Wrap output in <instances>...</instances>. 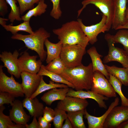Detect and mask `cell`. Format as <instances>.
<instances>
[{"label": "cell", "instance_id": "cell-1", "mask_svg": "<svg viewBox=\"0 0 128 128\" xmlns=\"http://www.w3.org/2000/svg\"><path fill=\"white\" fill-rule=\"evenodd\" d=\"M52 31L63 45L78 44L86 48L89 44V40L77 20L67 22Z\"/></svg>", "mask_w": 128, "mask_h": 128}, {"label": "cell", "instance_id": "cell-2", "mask_svg": "<svg viewBox=\"0 0 128 128\" xmlns=\"http://www.w3.org/2000/svg\"><path fill=\"white\" fill-rule=\"evenodd\" d=\"M91 63L85 66L82 64L78 66L66 68L59 74L71 83L76 91L91 89L93 74Z\"/></svg>", "mask_w": 128, "mask_h": 128}, {"label": "cell", "instance_id": "cell-3", "mask_svg": "<svg viewBox=\"0 0 128 128\" xmlns=\"http://www.w3.org/2000/svg\"><path fill=\"white\" fill-rule=\"evenodd\" d=\"M50 36V33L41 27L32 34L23 35L17 33L13 35L11 38L23 41L28 49L35 51L38 54L40 59L43 62L46 59L47 56L46 51L44 48L45 41Z\"/></svg>", "mask_w": 128, "mask_h": 128}, {"label": "cell", "instance_id": "cell-4", "mask_svg": "<svg viewBox=\"0 0 128 128\" xmlns=\"http://www.w3.org/2000/svg\"><path fill=\"white\" fill-rule=\"evenodd\" d=\"M86 52V48L79 45H63L60 57L66 68H73L82 64Z\"/></svg>", "mask_w": 128, "mask_h": 128}, {"label": "cell", "instance_id": "cell-5", "mask_svg": "<svg viewBox=\"0 0 128 128\" xmlns=\"http://www.w3.org/2000/svg\"><path fill=\"white\" fill-rule=\"evenodd\" d=\"M99 71L94 72L91 90L109 98L116 97V92L108 80Z\"/></svg>", "mask_w": 128, "mask_h": 128}, {"label": "cell", "instance_id": "cell-6", "mask_svg": "<svg viewBox=\"0 0 128 128\" xmlns=\"http://www.w3.org/2000/svg\"><path fill=\"white\" fill-rule=\"evenodd\" d=\"M3 67L0 66V92H8L15 97H23L21 84L16 81L13 75L7 76L3 72Z\"/></svg>", "mask_w": 128, "mask_h": 128}, {"label": "cell", "instance_id": "cell-7", "mask_svg": "<svg viewBox=\"0 0 128 128\" xmlns=\"http://www.w3.org/2000/svg\"><path fill=\"white\" fill-rule=\"evenodd\" d=\"M82 7L77 12L79 17L86 6L90 4L95 5L107 17L106 25L109 30L111 28L113 15V0H83Z\"/></svg>", "mask_w": 128, "mask_h": 128}, {"label": "cell", "instance_id": "cell-8", "mask_svg": "<svg viewBox=\"0 0 128 128\" xmlns=\"http://www.w3.org/2000/svg\"><path fill=\"white\" fill-rule=\"evenodd\" d=\"M77 20L84 34L88 38L89 43L91 45H93L97 41V37L99 34L104 33L109 30L106 24L107 17L103 14L101 20L99 23L90 26L85 25L81 19L78 18Z\"/></svg>", "mask_w": 128, "mask_h": 128}, {"label": "cell", "instance_id": "cell-9", "mask_svg": "<svg viewBox=\"0 0 128 128\" xmlns=\"http://www.w3.org/2000/svg\"><path fill=\"white\" fill-rule=\"evenodd\" d=\"M117 106L114 107L108 115L103 128H117L121 123L128 120V107Z\"/></svg>", "mask_w": 128, "mask_h": 128}, {"label": "cell", "instance_id": "cell-10", "mask_svg": "<svg viewBox=\"0 0 128 128\" xmlns=\"http://www.w3.org/2000/svg\"><path fill=\"white\" fill-rule=\"evenodd\" d=\"M37 55H30L26 51H24L18 58V65L21 72L24 71L37 74L42 64V61L37 60Z\"/></svg>", "mask_w": 128, "mask_h": 128}, {"label": "cell", "instance_id": "cell-11", "mask_svg": "<svg viewBox=\"0 0 128 128\" xmlns=\"http://www.w3.org/2000/svg\"><path fill=\"white\" fill-rule=\"evenodd\" d=\"M109 48L107 55L103 59V63L106 64L115 61L120 63L123 67L128 68V55L124 49L115 46L114 44L106 40Z\"/></svg>", "mask_w": 128, "mask_h": 128}, {"label": "cell", "instance_id": "cell-12", "mask_svg": "<svg viewBox=\"0 0 128 128\" xmlns=\"http://www.w3.org/2000/svg\"><path fill=\"white\" fill-rule=\"evenodd\" d=\"M18 51L15 50L12 53L10 52L4 51L0 54L1 60L3 63V67H6L8 72L11 75L17 78L21 76V72L18 65Z\"/></svg>", "mask_w": 128, "mask_h": 128}, {"label": "cell", "instance_id": "cell-13", "mask_svg": "<svg viewBox=\"0 0 128 128\" xmlns=\"http://www.w3.org/2000/svg\"><path fill=\"white\" fill-rule=\"evenodd\" d=\"M21 86L25 97L30 98L36 91L40 82L41 76L23 71L21 73Z\"/></svg>", "mask_w": 128, "mask_h": 128}, {"label": "cell", "instance_id": "cell-14", "mask_svg": "<svg viewBox=\"0 0 128 128\" xmlns=\"http://www.w3.org/2000/svg\"><path fill=\"white\" fill-rule=\"evenodd\" d=\"M127 0H113V15L111 28L118 30L126 22L125 16Z\"/></svg>", "mask_w": 128, "mask_h": 128}, {"label": "cell", "instance_id": "cell-15", "mask_svg": "<svg viewBox=\"0 0 128 128\" xmlns=\"http://www.w3.org/2000/svg\"><path fill=\"white\" fill-rule=\"evenodd\" d=\"M88 105L86 99L66 96L64 99L58 102L56 107L66 112H73L84 110Z\"/></svg>", "mask_w": 128, "mask_h": 128}, {"label": "cell", "instance_id": "cell-16", "mask_svg": "<svg viewBox=\"0 0 128 128\" xmlns=\"http://www.w3.org/2000/svg\"><path fill=\"white\" fill-rule=\"evenodd\" d=\"M71 88L66 94V96L75 97L83 99H91L96 101L99 106L100 108L105 109H107V107L104 101L108 100L109 98L98 94L91 90L87 91L83 90L75 91Z\"/></svg>", "mask_w": 128, "mask_h": 128}, {"label": "cell", "instance_id": "cell-17", "mask_svg": "<svg viewBox=\"0 0 128 128\" xmlns=\"http://www.w3.org/2000/svg\"><path fill=\"white\" fill-rule=\"evenodd\" d=\"M9 110V116L12 121L16 123L25 125L29 121L30 116L24 111L23 103L20 101L16 100L11 106Z\"/></svg>", "mask_w": 128, "mask_h": 128}, {"label": "cell", "instance_id": "cell-18", "mask_svg": "<svg viewBox=\"0 0 128 128\" xmlns=\"http://www.w3.org/2000/svg\"><path fill=\"white\" fill-rule=\"evenodd\" d=\"M119 102V98L116 97L110 104L108 110L101 116L96 117L90 115L86 109H84L85 118L87 119L88 128H103L104 122L108 115L115 106H117Z\"/></svg>", "mask_w": 128, "mask_h": 128}, {"label": "cell", "instance_id": "cell-19", "mask_svg": "<svg viewBox=\"0 0 128 128\" xmlns=\"http://www.w3.org/2000/svg\"><path fill=\"white\" fill-rule=\"evenodd\" d=\"M70 88L69 87L53 88L45 93L41 99L46 105H50L54 101L64 99Z\"/></svg>", "mask_w": 128, "mask_h": 128}, {"label": "cell", "instance_id": "cell-20", "mask_svg": "<svg viewBox=\"0 0 128 128\" xmlns=\"http://www.w3.org/2000/svg\"><path fill=\"white\" fill-rule=\"evenodd\" d=\"M90 56L92 61L93 72L98 71L102 73L108 80L109 78V73L107 70L105 65L103 63L101 58L102 56L98 52L96 47H91L87 51Z\"/></svg>", "mask_w": 128, "mask_h": 128}, {"label": "cell", "instance_id": "cell-21", "mask_svg": "<svg viewBox=\"0 0 128 128\" xmlns=\"http://www.w3.org/2000/svg\"><path fill=\"white\" fill-rule=\"evenodd\" d=\"M22 103L23 107L27 110L32 117L35 116L38 118L43 116L44 105L36 97L33 99L25 97Z\"/></svg>", "mask_w": 128, "mask_h": 128}, {"label": "cell", "instance_id": "cell-22", "mask_svg": "<svg viewBox=\"0 0 128 128\" xmlns=\"http://www.w3.org/2000/svg\"><path fill=\"white\" fill-rule=\"evenodd\" d=\"M104 38L106 41H110L114 44L119 43L122 44L124 50L128 55V30L127 29H119L114 35L107 33L105 35Z\"/></svg>", "mask_w": 128, "mask_h": 128}, {"label": "cell", "instance_id": "cell-23", "mask_svg": "<svg viewBox=\"0 0 128 128\" xmlns=\"http://www.w3.org/2000/svg\"><path fill=\"white\" fill-rule=\"evenodd\" d=\"M44 45L47 50V56L46 59L47 63L60 57L63 45L59 41L56 43H54L47 38L45 41Z\"/></svg>", "mask_w": 128, "mask_h": 128}, {"label": "cell", "instance_id": "cell-24", "mask_svg": "<svg viewBox=\"0 0 128 128\" xmlns=\"http://www.w3.org/2000/svg\"><path fill=\"white\" fill-rule=\"evenodd\" d=\"M104 65L109 73L118 79L122 85L128 86V74L126 68L119 67L114 65L110 66L105 64Z\"/></svg>", "mask_w": 128, "mask_h": 128}, {"label": "cell", "instance_id": "cell-25", "mask_svg": "<svg viewBox=\"0 0 128 128\" xmlns=\"http://www.w3.org/2000/svg\"><path fill=\"white\" fill-rule=\"evenodd\" d=\"M68 87H69L63 83H55V82L52 80L50 81L48 84L47 83L44 81L43 76H41L40 83L36 91L30 98L33 99L42 92L53 88Z\"/></svg>", "mask_w": 128, "mask_h": 128}, {"label": "cell", "instance_id": "cell-26", "mask_svg": "<svg viewBox=\"0 0 128 128\" xmlns=\"http://www.w3.org/2000/svg\"><path fill=\"white\" fill-rule=\"evenodd\" d=\"M37 74L40 76H46L49 77L51 80L57 83H63L67 85L70 88L74 89L73 85L61 76L58 74L50 72L46 69L45 66L41 65Z\"/></svg>", "mask_w": 128, "mask_h": 128}, {"label": "cell", "instance_id": "cell-27", "mask_svg": "<svg viewBox=\"0 0 128 128\" xmlns=\"http://www.w3.org/2000/svg\"><path fill=\"white\" fill-rule=\"evenodd\" d=\"M47 7L45 0H41L35 7L30 9L24 15L21 17L22 20L23 21H29L32 17L40 16L45 13Z\"/></svg>", "mask_w": 128, "mask_h": 128}, {"label": "cell", "instance_id": "cell-28", "mask_svg": "<svg viewBox=\"0 0 128 128\" xmlns=\"http://www.w3.org/2000/svg\"><path fill=\"white\" fill-rule=\"evenodd\" d=\"M85 114L84 110L67 112V118L70 121L73 128H86L83 120Z\"/></svg>", "mask_w": 128, "mask_h": 128}, {"label": "cell", "instance_id": "cell-29", "mask_svg": "<svg viewBox=\"0 0 128 128\" xmlns=\"http://www.w3.org/2000/svg\"><path fill=\"white\" fill-rule=\"evenodd\" d=\"M109 81L116 93L119 96L121 99V105L128 107V98L124 95L122 91V83L118 79L111 74L109 73Z\"/></svg>", "mask_w": 128, "mask_h": 128}, {"label": "cell", "instance_id": "cell-30", "mask_svg": "<svg viewBox=\"0 0 128 128\" xmlns=\"http://www.w3.org/2000/svg\"><path fill=\"white\" fill-rule=\"evenodd\" d=\"M3 27L6 31L10 32L13 35L18 33V32L20 31L26 32L31 34L34 32L30 25L29 21H23L20 24L16 26L11 24H6Z\"/></svg>", "mask_w": 128, "mask_h": 128}, {"label": "cell", "instance_id": "cell-31", "mask_svg": "<svg viewBox=\"0 0 128 128\" xmlns=\"http://www.w3.org/2000/svg\"><path fill=\"white\" fill-rule=\"evenodd\" d=\"M45 67L48 70L59 75L63 73L66 68L60 57L53 59L45 66Z\"/></svg>", "mask_w": 128, "mask_h": 128}, {"label": "cell", "instance_id": "cell-32", "mask_svg": "<svg viewBox=\"0 0 128 128\" xmlns=\"http://www.w3.org/2000/svg\"><path fill=\"white\" fill-rule=\"evenodd\" d=\"M7 3L10 6L11 10L8 16V18L10 22L13 23L15 20H22L20 16L19 7L16 4L17 0H6Z\"/></svg>", "mask_w": 128, "mask_h": 128}, {"label": "cell", "instance_id": "cell-33", "mask_svg": "<svg viewBox=\"0 0 128 128\" xmlns=\"http://www.w3.org/2000/svg\"><path fill=\"white\" fill-rule=\"evenodd\" d=\"M55 115L53 121L55 128H62L64 121L67 118L64 110L56 107L54 109Z\"/></svg>", "mask_w": 128, "mask_h": 128}, {"label": "cell", "instance_id": "cell-34", "mask_svg": "<svg viewBox=\"0 0 128 128\" xmlns=\"http://www.w3.org/2000/svg\"><path fill=\"white\" fill-rule=\"evenodd\" d=\"M41 0H17L18 2L21 14L26 11L34 8V4L38 3Z\"/></svg>", "mask_w": 128, "mask_h": 128}, {"label": "cell", "instance_id": "cell-35", "mask_svg": "<svg viewBox=\"0 0 128 128\" xmlns=\"http://www.w3.org/2000/svg\"><path fill=\"white\" fill-rule=\"evenodd\" d=\"M5 107L3 105L0 106V128H8L14 124L9 116L3 113Z\"/></svg>", "mask_w": 128, "mask_h": 128}, {"label": "cell", "instance_id": "cell-36", "mask_svg": "<svg viewBox=\"0 0 128 128\" xmlns=\"http://www.w3.org/2000/svg\"><path fill=\"white\" fill-rule=\"evenodd\" d=\"M52 4V8L50 12V16L55 19H59L62 12L60 6V0H50Z\"/></svg>", "mask_w": 128, "mask_h": 128}, {"label": "cell", "instance_id": "cell-37", "mask_svg": "<svg viewBox=\"0 0 128 128\" xmlns=\"http://www.w3.org/2000/svg\"><path fill=\"white\" fill-rule=\"evenodd\" d=\"M15 97L6 92H0V106L5 104H10L11 106L15 100Z\"/></svg>", "mask_w": 128, "mask_h": 128}, {"label": "cell", "instance_id": "cell-38", "mask_svg": "<svg viewBox=\"0 0 128 128\" xmlns=\"http://www.w3.org/2000/svg\"><path fill=\"white\" fill-rule=\"evenodd\" d=\"M55 115V110L47 106L44 107L43 116L48 122L51 123L53 121Z\"/></svg>", "mask_w": 128, "mask_h": 128}, {"label": "cell", "instance_id": "cell-39", "mask_svg": "<svg viewBox=\"0 0 128 128\" xmlns=\"http://www.w3.org/2000/svg\"><path fill=\"white\" fill-rule=\"evenodd\" d=\"M38 119L39 128H51V123L47 121L43 116L40 117Z\"/></svg>", "mask_w": 128, "mask_h": 128}, {"label": "cell", "instance_id": "cell-40", "mask_svg": "<svg viewBox=\"0 0 128 128\" xmlns=\"http://www.w3.org/2000/svg\"><path fill=\"white\" fill-rule=\"evenodd\" d=\"M6 0H0V15L4 17L8 12V7Z\"/></svg>", "mask_w": 128, "mask_h": 128}, {"label": "cell", "instance_id": "cell-41", "mask_svg": "<svg viewBox=\"0 0 128 128\" xmlns=\"http://www.w3.org/2000/svg\"><path fill=\"white\" fill-rule=\"evenodd\" d=\"M37 118L35 116L33 117L32 123L29 124H27L25 125L26 128H39L38 122Z\"/></svg>", "mask_w": 128, "mask_h": 128}, {"label": "cell", "instance_id": "cell-42", "mask_svg": "<svg viewBox=\"0 0 128 128\" xmlns=\"http://www.w3.org/2000/svg\"><path fill=\"white\" fill-rule=\"evenodd\" d=\"M73 127L71 123L67 118L65 120V123L63 125L62 128H72Z\"/></svg>", "mask_w": 128, "mask_h": 128}, {"label": "cell", "instance_id": "cell-43", "mask_svg": "<svg viewBox=\"0 0 128 128\" xmlns=\"http://www.w3.org/2000/svg\"><path fill=\"white\" fill-rule=\"evenodd\" d=\"M117 128H128V120L121 123Z\"/></svg>", "mask_w": 128, "mask_h": 128}, {"label": "cell", "instance_id": "cell-44", "mask_svg": "<svg viewBox=\"0 0 128 128\" xmlns=\"http://www.w3.org/2000/svg\"><path fill=\"white\" fill-rule=\"evenodd\" d=\"M25 125L20 124L16 123L12 126H10L8 128H25Z\"/></svg>", "mask_w": 128, "mask_h": 128}, {"label": "cell", "instance_id": "cell-45", "mask_svg": "<svg viewBox=\"0 0 128 128\" xmlns=\"http://www.w3.org/2000/svg\"><path fill=\"white\" fill-rule=\"evenodd\" d=\"M9 20V19L4 18H0V24L3 27V26L6 24V21H8Z\"/></svg>", "mask_w": 128, "mask_h": 128}, {"label": "cell", "instance_id": "cell-46", "mask_svg": "<svg viewBox=\"0 0 128 128\" xmlns=\"http://www.w3.org/2000/svg\"><path fill=\"white\" fill-rule=\"evenodd\" d=\"M122 29H128V22H126L124 25L119 27L118 28V30Z\"/></svg>", "mask_w": 128, "mask_h": 128}, {"label": "cell", "instance_id": "cell-47", "mask_svg": "<svg viewBox=\"0 0 128 128\" xmlns=\"http://www.w3.org/2000/svg\"><path fill=\"white\" fill-rule=\"evenodd\" d=\"M127 7L126 12L125 18L126 22H128V0H127Z\"/></svg>", "mask_w": 128, "mask_h": 128}, {"label": "cell", "instance_id": "cell-48", "mask_svg": "<svg viewBox=\"0 0 128 128\" xmlns=\"http://www.w3.org/2000/svg\"><path fill=\"white\" fill-rule=\"evenodd\" d=\"M127 68V72H128V68Z\"/></svg>", "mask_w": 128, "mask_h": 128}]
</instances>
